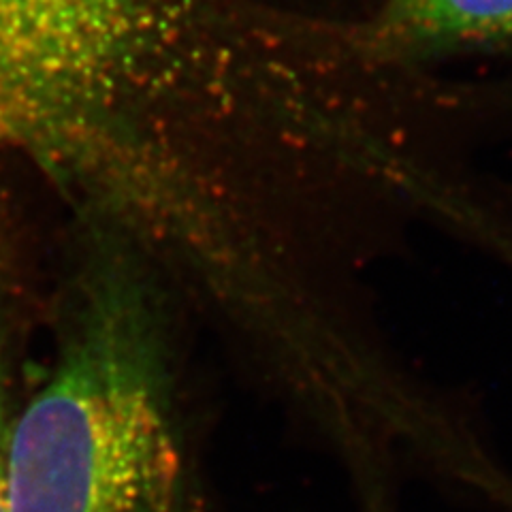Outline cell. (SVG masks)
<instances>
[{"instance_id":"cell-1","label":"cell","mask_w":512,"mask_h":512,"mask_svg":"<svg viewBox=\"0 0 512 512\" xmlns=\"http://www.w3.org/2000/svg\"><path fill=\"white\" fill-rule=\"evenodd\" d=\"M346 84L329 26L250 0H0V154L165 265L210 252L244 160Z\"/></svg>"},{"instance_id":"cell-2","label":"cell","mask_w":512,"mask_h":512,"mask_svg":"<svg viewBox=\"0 0 512 512\" xmlns=\"http://www.w3.org/2000/svg\"><path fill=\"white\" fill-rule=\"evenodd\" d=\"M52 361L15 410L11 512H188L171 338L156 267L77 218Z\"/></svg>"},{"instance_id":"cell-3","label":"cell","mask_w":512,"mask_h":512,"mask_svg":"<svg viewBox=\"0 0 512 512\" xmlns=\"http://www.w3.org/2000/svg\"><path fill=\"white\" fill-rule=\"evenodd\" d=\"M346 30L384 67L427 75L442 62L512 56V0H382Z\"/></svg>"},{"instance_id":"cell-4","label":"cell","mask_w":512,"mask_h":512,"mask_svg":"<svg viewBox=\"0 0 512 512\" xmlns=\"http://www.w3.org/2000/svg\"><path fill=\"white\" fill-rule=\"evenodd\" d=\"M18 325V259L9 224L0 214V512L9 510V442L15 410L11 406L13 335Z\"/></svg>"},{"instance_id":"cell-5","label":"cell","mask_w":512,"mask_h":512,"mask_svg":"<svg viewBox=\"0 0 512 512\" xmlns=\"http://www.w3.org/2000/svg\"><path fill=\"white\" fill-rule=\"evenodd\" d=\"M265 9L329 26H355L363 22L382 0H250Z\"/></svg>"}]
</instances>
